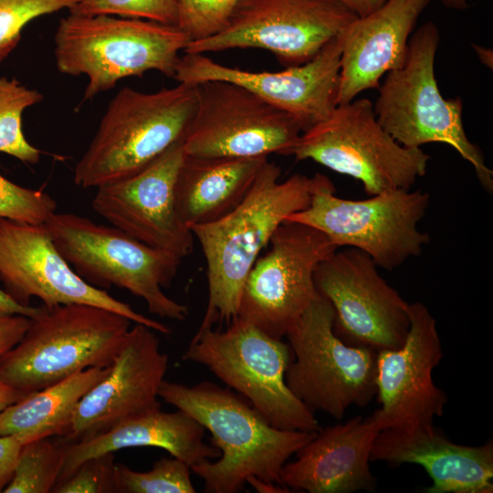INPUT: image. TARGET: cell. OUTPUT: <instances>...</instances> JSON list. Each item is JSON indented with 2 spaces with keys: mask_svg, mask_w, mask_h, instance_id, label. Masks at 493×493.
<instances>
[{
  "mask_svg": "<svg viewBox=\"0 0 493 493\" xmlns=\"http://www.w3.org/2000/svg\"><path fill=\"white\" fill-rule=\"evenodd\" d=\"M158 395L212 434L218 460L191 468L206 493L240 492L250 476L280 484L287 460L317 434L277 428L243 396L209 381L188 386L163 380Z\"/></svg>",
  "mask_w": 493,
  "mask_h": 493,
  "instance_id": "obj_1",
  "label": "cell"
},
{
  "mask_svg": "<svg viewBox=\"0 0 493 493\" xmlns=\"http://www.w3.org/2000/svg\"><path fill=\"white\" fill-rule=\"evenodd\" d=\"M27 394L0 380V414L9 405L20 401Z\"/></svg>",
  "mask_w": 493,
  "mask_h": 493,
  "instance_id": "obj_39",
  "label": "cell"
},
{
  "mask_svg": "<svg viewBox=\"0 0 493 493\" xmlns=\"http://www.w3.org/2000/svg\"><path fill=\"white\" fill-rule=\"evenodd\" d=\"M267 157L184 155L176 176L174 201L182 221L192 226L214 222L236 207Z\"/></svg>",
  "mask_w": 493,
  "mask_h": 493,
  "instance_id": "obj_25",
  "label": "cell"
},
{
  "mask_svg": "<svg viewBox=\"0 0 493 493\" xmlns=\"http://www.w3.org/2000/svg\"><path fill=\"white\" fill-rule=\"evenodd\" d=\"M473 48L477 52L481 63L492 68V60H493L492 50L484 47L477 46V45H473Z\"/></svg>",
  "mask_w": 493,
  "mask_h": 493,
  "instance_id": "obj_41",
  "label": "cell"
},
{
  "mask_svg": "<svg viewBox=\"0 0 493 493\" xmlns=\"http://www.w3.org/2000/svg\"><path fill=\"white\" fill-rule=\"evenodd\" d=\"M132 321L89 304L47 309L0 359V380L29 394L90 367L111 365Z\"/></svg>",
  "mask_w": 493,
  "mask_h": 493,
  "instance_id": "obj_5",
  "label": "cell"
},
{
  "mask_svg": "<svg viewBox=\"0 0 493 493\" xmlns=\"http://www.w3.org/2000/svg\"><path fill=\"white\" fill-rule=\"evenodd\" d=\"M358 17L365 16L382 6L387 0H337Z\"/></svg>",
  "mask_w": 493,
  "mask_h": 493,
  "instance_id": "obj_38",
  "label": "cell"
},
{
  "mask_svg": "<svg viewBox=\"0 0 493 493\" xmlns=\"http://www.w3.org/2000/svg\"><path fill=\"white\" fill-rule=\"evenodd\" d=\"M64 442L39 438L22 446L13 477L5 493H49L64 463Z\"/></svg>",
  "mask_w": 493,
  "mask_h": 493,
  "instance_id": "obj_27",
  "label": "cell"
},
{
  "mask_svg": "<svg viewBox=\"0 0 493 493\" xmlns=\"http://www.w3.org/2000/svg\"><path fill=\"white\" fill-rule=\"evenodd\" d=\"M43 98L39 91L26 87L17 79L0 76V152L24 163L39 162L41 152L30 144L23 133L22 114Z\"/></svg>",
  "mask_w": 493,
  "mask_h": 493,
  "instance_id": "obj_28",
  "label": "cell"
},
{
  "mask_svg": "<svg viewBox=\"0 0 493 493\" xmlns=\"http://www.w3.org/2000/svg\"><path fill=\"white\" fill-rule=\"evenodd\" d=\"M439 41L438 28L432 21L411 36L403 67L388 72L378 88L373 106L377 121L407 148L431 142L450 145L472 165L482 187L492 194L493 172L466 134L461 98L446 99L439 90L435 75Z\"/></svg>",
  "mask_w": 493,
  "mask_h": 493,
  "instance_id": "obj_6",
  "label": "cell"
},
{
  "mask_svg": "<svg viewBox=\"0 0 493 493\" xmlns=\"http://www.w3.org/2000/svg\"><path fill=\"white\" fill-rule=\"evenodd\" d=\"M177 22L190 42L221 32L240 0H176Z\"/></svg>",
  "mask_w": 493,
  "mask_h": 493,
  "instance_id": "obj_31",
  "label": "cell"
},
{
  "mask_svg": "<svg viewBox=\"0 0 493 493\" xmlns=\"http://www.w3.org/2000/svg\"><path fill=\"white\" fill-rule=\"evenodd\" d=\"M371 461L422 466L433 481L425 493H491L493 443L469 446L452 442L434 425L381 430Z\"/></svg>",
  "mask_w": 493,
  "mask_h": 493,
  "instance_id": "obj_21",
  "label": "cell"
},
{
  "mask_svg": "<svg viewBox=\"0 0 493 493\" xmlns=\"http://www.w3.org/2000/svg\"><path fill=\"white\" fill-rule=\"evenodd\" d=\"M79 0H0V64L16 48L23 28L32 20L62 9L71 10Z\"/></svg>",
  "mask_w": 493,
  "mask_h": 493,
  "instance_id": "obj_30",
  "label": "cell"
},
{
  "mask_svg": "<svg viewBox=\"0 0 493 493\" xmlns=\"http://www.w3.org/2000/svg\"><path fill=\"white\" fill-rule=\"evenodd\" d=\"M410 328L403 345L377 351L376 395L381 407L372 416L381 430L432 425L447 403L433 381L443 352L436 321L421 302L409 306Z\"/></svg>",
  "mask_w": 493,
  "mask_h": 493,
  "instance_id": "obj_19",
  "label": "cell"
},
{
  "mask_svg": "<svg viewBox=\"0 0 493 493\" xmlns=\"http://www.w3.org/2000/svg\"><path fill=\"white\" fill-rule=\"evenodd\" d=\"M281 170L267 161L242 202L221 218L191 227L207 265L208 301L198 330L236 317L244 282L276 229L310 200V177L295 173L280 182Z\"/></svg>",
  "mask_w": 493,
  "mask_h": 493,
  "instance_id": "obj_2",
  "label": "cell"
},
{
  "mask_svg": "<svg viewBox=\"0 0 493 493\" xmlns=\"http://www.w3.org/2000/svg\"><path fill=\"white\" fill-rule=\"evenodd\" d=\"M54 40L58 70L88 78L84 100L150 70L173 78L179 54L190 43L176 25L72 13L60 19Z\"/></svg>",
  "mask_w": 493,
  "mask_h": 493,
  "instance_id": "obj_3",
  "label": "cell"
},
{
  "mask_svg": "<svg viewBox=\"0 0 493 493\" xmlns=\"http://www.w3.org/2000/svg\"><path fill=\"white\" fill-rule=\"evenodd\" d=\"M0 279L5 291L24 306H29L33 297L47 309L89 304L115 311L157 332H171L164 323L137 312L82 279L58 251L45 224L0 218Z\"/></svg>",
  "mask_w": 493,
  "mask_h": 493,
  "instance_id": "obj_16",
  "label": "cell"
},
{
  "mask_svg": "<svg viewBox=\"0 0 493 493\" xmlns=\"http://www.w3.org/2000/svg\"><path fill=\"white\" fill-rule=\"evenodd\" d=\"M190 471L185 462L174 456L156 460L145 472L117 464L115 493H194Z\"/></svg>",
  "mask_w": 493,
  "mask_h": 493,
  "instance_id": "obj_29",
  "label": "cell"
},
{
  "mask_svg": "<svg viewBox=\"0 0 493 493\" xmlns=\"http://www.w3.org/2000/svg\"><path fill=\"white\" fill-rule=\"evenodd\" d=\"M269 243L244 282L236 318L282 339L318 297L314 271L338 247L320 230L289 220Z\"/></svg>",
  "mask_w": 493,
  "mask_h": 493,
  "instance_id": "obj_13",
  "label": "cell"
},
{
  "mask_svg": "<svg viewBox=\"0 0 493 493\" xmlns=\"http://www.w3.org/2000/svg\"><path fill=\"white\" fill-rule=\"evenodd\" d=\"M380 426L371 415L356 416L343 424L320 429L286 462L280 484L288 489L309 493L373 491L376 477L369 462Z\"/></svg>",
  "mask_w": 493,
  "mask_h": 493,
  "instance_id": "obj_23",
  "label": "cell"
},
{
  "mask_svg": "<svg viewBox=\"0 0 493 493\" xmlns=\"http://www.w3.org/2000/svg\"><path fill=\"white\" fill-rule=\"evenodd\" d=\"M341 34L310 61L278 72H255L222 65L205 54L184 53L174 71L178 83L226 80L245 87L290 115L301 132L325 120L337 106Z\"/></svg>",
  "mask_w": 493,
  "mask_h": 493,
  "instance_id": "obj_17",
  "label": "cell"
},
{
  "mask_svg": "<svg viewBox=\"0 0 493 493\" xmlns=\"http://www.w3.org/2000/svg\"><path fill=\"white\" fill-rule=\"evenodd\" d=\"M446 7L464 11L468 7L467 0H439Z\"/></svg>",
  "mask_w": 493,
  "mask_h": 493,
  "instance_id": "obj_42",
  "label": "cell"
},
{
  "mask_svg": "<svg viewBox=\"0 0 493 493\" xmlns=\"http://www.w3.org/2000/svg\"><path fill=\"white\" fill-rule=\"evenodd\" d=\"M30 321L24 315L0 317V359L22 340Z\"/></svg>",
  "mask_w": 493,
  "mask_h": 493,
  "instance_id": "obj_35",
  "label": "cell"
},
{
  "mask_svg": "<svg viewBox=\"0 0 493 493\" xmlns=\"http://www.w3.org/2000/svg\"><path fill=\"white\" fill-rule=\"evenodd\" d=\"M90 367L33 392L0 414V435H12L23 446L31 441L65 436L81 398L110 372Z\"/></svg>",
  "mask_w": 493,
  "mask_h": 493,
  "instance_id": "obj_26",
  "label": "cell"
},
{
  "mask_svg": "<svg viewBox=\"0 0 493 493\" xmlns=\"http://www.w3.org/2000/svg\"><path fill=\"white\" fill-rule=\"evenodd\" d=\"M289 155L360 181L370 196L410 190L425 174L430 160L421 148L397 142L379 124L368 99L337 105L325 120L300 133Z\"/></svg>",
  "mask_w": 493,
  "mask_h": 493,
  "instance_id": "obj_10",
  "label": "cell"
},
{
  "mask_svg": "<svg viewBox=\"0 0 493 493\" xmlns=\"http://www.w3.org/2000/svg\"><path fill=\"white\" fill-rule=\"evenodd\" d=\"M22 445L12 435H0V492L10 482Z\"/></svg>",
  "mask_w": 493,
  "mask_h": 493,
  "instance_id": "obj_36",
  "label": "cell"
},
{
  "mask_svg": "<svg viewBox=\"0 0 493 493\" xmlns=\"http://www.w3.org/2000/svg\"><path fill=\"white\" fill-rule=\"evenodd\" d=\"M205 431L195 419L179 409L166 413L159 406L141 412L93 436L63 441L64 463L58 483L86 459L129 447L163 448L191 468L201 462L217 459L220 451L204 442Z\"/></svg>",
  "mask_w": 493,
  "mask_h": 493,
  "instance_id": "obj_24",
  "label": "cell"
},
{
  "mask_svg": "<svg viewBox=\"0 0 493 493\" xmlns=\"http://www.w3.org/2000/svg\"><path fill=\"white\" fill-rule=\"evenodd\" d=\"M184 155L182 139L136 173L99 186L91 201L93 210L131 237L183 259L194 247V235L180 218L174 201Z\"/></svg>",
  "mask_w": 493,
  "mask_h": 493,
  "instance_id": "obj_18",
  "label": "cell"
},
{
  "mask_svg": "<svg viewBox=\"0 0 493 493\" xmlns=\"http://www.w3.org/2000/svg\"><path fill=\"white\" fill-rule=\"evenodd\" d=\"M356 17L337 0H240L221 32L190 42L184 52L261 48L295 67L313 59Z\"/></svg>",
  "mask_w": 493,
  "mask_h": 493,
  "instance_id": "obj_12",
  "label": "cell"
},
{
  "mask_svg": "<svg viewBox=\"0 0 493 493\" xmlns=\"http://www.w3.org/2000/svg\"><path fill=\"white\" fill-rule=\"evenodd\" d=\"M183 359L207 368L246 399L273 426L318 432L314 413L288 387V343L235 318L224 330H197Z\"/></svg>",
  "mask_w": 493,
  "mask_h": 493,
  "instance_id": "obj_9",
  "label": "cell"
},
{
  "mask_svg": "<svg viewBox=\"0 0 493 493\" xmlns=\"http://www.w3.org/2000/svg\"><path fill=\"white\" fill-rule=\"evenodd\" d=\"M56 209L57 203L47 193L20 186L0 174V218L42 225Z\"/></svg>",
  "mask_w": 493,
  "mask_h": 493,
  "instance_id": "obj_32",
  "label": "cell"
},
{
  "mask_svg": "<svg viewBox=\"0 0 493 493\" xmlns=\"http://www.w3.org/2000/svg\"><path fill=\"white\" fill-rule=\"evenodd\" d=\"M168 368V355L150 327L130 328L108 374L77 405L63 441L102 433L121 420L161 406L157 397Z\"/></svg>",
  "mask_w": 493,
  "mask_h": 493,
  "instance_id": "obj_20",
  "label": "cell"
},
{
  "mask_svg": "<svg viewBox=\"0 0 493 493\" xmlns=\"http://www.w3.org/2000/svg\"><path fill=\"white\" fill-rule=\"evenodd\" d=\"M431 196L420 190H393L362 200L335 194V186L324 174L310 177V200L286 220L322 232L338 248L353 247L366 253L378 266L393 270L419 256L430 243L418 228Z\"/></svg>",
  "mask_w": 493,
  "mask_h": 493,
  "instance_id": "obj_8",
  "label": "cell"
},
{
  "mask_svg": "<svg viewBox=\"0 0 493 493\" xmlns=\"http://www.w3.org/2000/svg\"><path fill=\"white\" fill-rule=\"evenodd\" d=\"M43 310L41 307L24 306L14 300L5 290L0 288V317L24 315L30 319L37 317Z\"/></svg>",
  "mask_w": 493,
  "mask_h": 493,
  "instance_id": "obj_37",
  "label": "cell"
},
{
  "mask_svg": "<svg viewBox=\"0 0 493 493\" xmlns=\"http://www.w3.org/2000/svg\"><path fill=\"white\" fill-rule=\"evenodd\" d=\"M333 320L331 304L319 294L285 335L293 353L285 380L313 413L340 420L351 405H367L376 394L377 351L342 341Z\"/></svg>",
  "mask_w": 493,
  "mask_h": 493,
  "instance_id": "obj_11",
  "label": "cell"
},
{
  "mask_svg": "<svg viewBox=\"0 0 493 493\" xmlns=\"http://www.w3.org/2000/svg\"><path fill=\"white\" fill-rule=\"evenodd\" d=\"M246 483L259 493H287L291 491L280 484L262 480L255 476L248 477Z\"/></svg>",
  "mask_w": 493,
  "mask_h": 493,
  "instance_id": "obj_40",
  "label": "cell"
},
{
  "mask_svg": "<svg viewBox=\"0 0 493 493\" xmlns=\"http://www.w3.org/2000/svg\"><path fill=\"white\" fill-rule=\"evenodd\" d=\"M431 0H387L356 17L341 33L337 105L378 89L388 72L403 67L415 24Z\"/></svg>",
  "mask_w": 493,
  "mask_h": 493,
  "instance_id": "obj_22",
  "label": "cell"
},
{
  "mask_svg": "<svg viewBox=\"0 0 493 493\" xmlns=\"http://www.w3.org/2000/svg\"><path fill=\"white\" fill-rule=\"evenodd\" d=\"M313 279L317 292L333 308V331L342 341L375 351L403 345L410 328V304L366 253L337 249L317 266Z\"/></svg>",
  "mask_w": 493,
  "mask_h": 493,
  "instance_id": "obj_15",
  "label": "cell"
},
{
  "mask_svg": "<svg viewBox=\"0 0 493 493\" xmlns=\"http://www.w3.org/2000/svg\"><path fill=\"white\" fill-rule=\"evenodd\" d=\"M114 453L89 457L80 463L54 493H115Z\"/></svg>",
  "mask_w": 493,
  "mask_h": 493,
  "instance_id": "obj_34",
  "label": "cell"
},
{
  "mask_svg": "<svg viewBox=\"0 0 493 493\" xmlns=\"http://www.w3.org/2000/svg\"><path fill=\"white\" fill-rule=\"evenodd\" d=\"M196 104L194 85L150 93L122 88L75 166V184L98 188L136 173L184 138Z\"/></svg>",
  "mask_w": 493,
  "mask_h": 493,
  "instance_id": "obj_4",
  "label": "cell"
},
{
  "mask_svg": "<svg viewBox=\"0 0 493 493\" xmlns=\"http://www.w3.org/2000/svg\"><path fill=\"white\" fill-rule=\"evenodd\" d=\"M194 86L197 104L184 138L186 155L287 156L301 133L290 115L241 85L207 80Z\"/></svg>",
  "mask_w": 493,
  "mask_h": 493,
  "instance_id": "obj_14",
  "label": "cell"
},
{
  "mask_svg": "<svg viewBox=\"0 0 493 493\" xmlns=\"http://www.w3.org/2000/svg\"><path fill=\"white\" fill-rule=\"evenodd\" d=\"M45 225L58 251L89 285L124 288L161 318L184 320L188 316V307L163 290L176 276L182 261L178 256L75 214L54 213Z\"/></svg>",
  "mask_w": 493,
  "mask_h": 493,
  "instance_id": "obj_7",
  "label": "cell"
},
{
  "mask_svg": "<svg viewBox=\"0 0 493 493\" xmlns=\"http://www.w3.org/2000/svg\"><path fill=\"white\" fill-rule=\"evenodd\" d=\"M69 13L115 16L176 25V0H79Z\"/></svg>",
  "mask_w": 493,
  "mask_h": 493,
  "instance_id": "obj_33",
  "label": "cell"
}]
</instances>
